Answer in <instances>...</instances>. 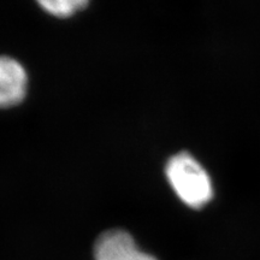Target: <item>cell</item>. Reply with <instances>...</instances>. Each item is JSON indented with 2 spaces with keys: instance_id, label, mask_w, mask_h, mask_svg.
I'll list each match as a JSON object with an SVG mask.
<instances>
[{
  "instance_id": "cell-1",
  "label": "cell",
  "mask_w": 260,
  "mask_h": 260,
  "mask_svg": "<svg viewBox=\"0 0 260 260\" xmlns=\"http://www.w3.org/2000/svg\"><path fill=\"white\" fill-rule=\"evenodd\" d=\"M165 175L182 203L191 209H201L212 199L213 187L209 174L187 152H181L169 159Z\"/></svg>"
},
{
  "instance_id": "cell-2",
  "label": "cell",
  "mask_w": 260,
  "mask_h": 260,
  "mask_svg": "<svg viewBox=\"0 0 260 260\" xmlns=\"http://www.w3.org/2000/svg\"><path fill=\"white\" fill-rule=\"evenodd\" d=\"M95 260H158L142 252L125 230H109L98 237L94 246Z\"/></svg>"
},
{
  "instance_id": "cell-3",
  "label": "cell",
  "mask_w": 260,
  "mask_h": 260,
  "mask_svg": "<svg viewBox=\"0 0 260 260\" xmlns=\"http://www.w3.org/2000/svg\"><path fill=\"white\" fill-rule=\"evenodd\" d=\"M28 76L21 63L14 58L0 56V107L17 105L24 99Z\"/></svg>"
},
{
  "instance_id": "cell-4",
  "label": "cell",
  "mask_w": 260,
  "mask_h": 260,
  "mask_svg": "<svg viewBox=\"0 0 260 260\" xmlns=\"http://www.w3.org/2000/svg\"><path fill=\"white\" fill-rule=\"evenodd\" d=\"M89 0H37L42 10L54 17L67 18L83 10Z\"/></svg>"
}]
</instances>
